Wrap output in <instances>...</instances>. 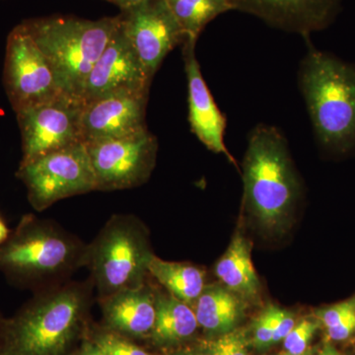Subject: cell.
<instances>
[{"label":"cell","mask_w":355,"mask_h":355,"mask_svg":"<svg viewBox=\"0 0 355 355\" xmlns=\"http://www.w3.org/2000/svg\"><path fill=\"white\" fill-rule=\"evenodd\" d=\"M92 282H67L35 292L4 318L0 355H73L90 326Z\"/></svg>","instance_id":"obj_1"},{"label":"cell","mask_w":355,"mask_h":355,"mask_svg":"<svg viewBox=\"0 0 355 355\" xmlns=\"http://www.w3.org/2000/svg\"><path fill=\"white\" fill-rule=\"evenodd\" d=\"M88 247L55 222L28 214L0 245V272L13 286L42 291L87 266Z\"/></svg>","instance_id":"obj_2"},{"label":"cell","mask_w":355,"mask_h":355,"mask_svg":"<svg viewBox=\"0 0 355 355\" xmlns=\"http://www.w3.org/2000/svg\"><path fill=\"white\" fill-rule=\"evenodd\" d=\"M245 207L261 228L286 227L300 197V183L286 140L277 128L261 125L249 137L243 162Z\"/></svg>","instance_id":"obj_3"},{"label":"cell","mask_w":355,"mask_h":355,"mask_svg":"<svg viewBox=\"0 0 355 355\" xmlns=\"http://www.w3.org/2000/svg\"><path fill=\"white\" fill-rule=\"evenodd\" d=\"M309 37L299 86L320 144L345 153L355 147V67L317 50Z\"/></svg>","instance_id":"obj_4"},{"label":"cell","mask_w":355,"mask_h":355,"mask_svg":"<svg viewBox=\"0 0 355 355\" xmlns=\"http://www.w3.org/2000/svg\"><path fill=\"white\" fill-rule=\"evenodd\" d=\"M23 23L50 62L62 91L80 100L91 70L120 24V16L99 20L49 16Z\"/></svg>","instance_id":"obj_5"},{"label":"cell","mask_w":355,"mask_h":355,"mask_svg":"<svg viewBox=\"0 0 355 355\" xmlns=\"http://www.w3.org/2000/svg\"><path fill=\"white\" fill-rule=\"evenodd\" d=\"M87 268L99 299L146 284L153 257L148 231L133 214H114L88 244Z\"/></svg>","instance_id":"obj_6"},{"label":"cell","mask_w":355,"mask_h":355,"mask_svg":"<svg viewBox=\"0 0 355 355\" xmlns=\"http://www.w3.org/2000/svg\"><path fill=\"white\" fill-rule=\"evenodd\" d=\"M16 176L24 184L28 200L36 211H43L64 198L97 191L85 144L20 164Z\"/></svg>","instance_id":"obj_7"},{"label":"cell","mask_w":355,"mask_h":355,"mask_svg":"<svg viewBox=\"0 0 355 355\" xmlns=\"http://www.w3.org/2000/svg\"><path fill=\"white\" fill-rule=\"evenodd\" d=\"M3 83L15 113L65 94L50 62L23 22L7 37Z\"/></svg>","instance_id":"obj_8"},{"label":"cell","mask_w":355,"mask_h":355,"mask_svg":"<svg viewBox=\"0 0 355 355\" xmlns=\"http://www.w3.org/2000/svg\"><path fill=\"white\" fill-rule=\"evenodd\" d=\"M97 191L137 188L150 177L158 153L157 139L148 128L121 139L85 144Z\"/></svg>","instance_id":"obj_9"},{"label":"cell","mask_w":355,"mask_h":355,"mask_svg":"<svg viewBox=\"0 0 355 355\" xmlns=\"http://www.w3.org/2000/svg\"><path fill=\"white\" fill-rule=\"evenodd\" d=\"M78 98L62 94L51 101L16 112L22 140L20 164L46 154L83 144Z\"/></svg>","instance_id":"obj_10"},{"label":"cell","mask_w":355,"mask_h":355,"mask_svg":"<svg viewBox=\"0 0 355 355\" xmlns=\"http://www.w3.org/2000/svg\"><path fill=\"white\" fill-rule=\"evenodd\" d=\"M119 16L133 50L153 79L165 58L184 42L174 14L166 0H144Z\"/></svg>","instance_id":"obj_11"},{"label":"cell","mask_w":355,"mask_h":355,"mask_svg":"<svg viewBox=\"0 0 355 355\" xmlns=\"http://www.w3.org/2000/svg\"><path fill=\"white\" fill-rule=\"evenodd\" d=\"M153 79L148 76L123 27L119 24L84 85L83 104L121 92L149 93Z\"/></svg>","instance_id":"obj_12"},{"label":"cell","mask_w":355,"mask_h":355,"mask_svg":"<svg viewBox=\"0 0 355 355\" xmlns=\"http://www.w3.org/2000/svg\"><path fill=\"white\" fill-rule=\"evenodd\" d=\"M148 97L147 92H121L83 104V144L121 139L146 130Z\"/></svg>","instance_id":"obj_13"},{"label":"cell","mask_w":355,"mask_h":355,"mask_svg":"<svg viewBox=\"0 0 355 355\" xmlns=\"http://www.w3.org/2000/svg\"><path fill=\"white\" fill-rule=\"evenodd\" d=\"M235 10L266 24L303 37L326 29L340 12L343 0H230Z\"/></svg>","instance_id":"obj_14"},{"label":"cell","mask_w":355,"mask_h":355,"mask_svg":"<svg viewBox=\"0 0 355 355\" xmlns=\"http://www.w3.org/2000/svg\"><path fill=\"white\" fill-rule=\"evenodd\" d=\"M196 44L184 41L183 60L188 80L189 121L191 132L198 140L214 153L224 154L234 163V159L224 144L226 119L217 107L196 57Z\"/></svg>","instance_id":"obj_15"},{"label":"cell","mask_w":355,"mask_h":355,"mask_svg":"<svg viewBox=\"0 0 355 355\" xmlns=\"http://www.w3.org/2000/svg\"><path fill=\"white\" fill-rule=\"evenodd\" d=\"M101 326L137 343L147 340L156 318V293L146 284L100 299Z\"/></svg>","instance_id":"obj_16"},{"label":"cell","mask_w":355,"mask_h":355,"mask_svg":"<svg viewBox=\"0 0 355 355\" xmlns=\"http://www.w3.org/2000/svg\"><path fill=\"white\" fill-rule=\"evenodd\" d=\"M195 310L171 294H156V318L149 342L156 347H171L187 342L198 328Z\"/></svg>","instance_id":"obj_17"},{"label":"cell","mask_w":355,"mask_h":355,"mask_svg":"<svg viewBox=\"0 0 355 355\" xmlns=\"http://www.w3.org/2000/svg\"><path fill=\"white\" fill-rule=\"evenodd\" d=\"M216 273L226 288L242 299L253 300L260 292V282L252 263L251 244L240 232L236 233L216 263Z\"/></svg>","instance_id":"obj_18"},{"label":"cell","mask_w":355,"mask_h":355,"mask_svg":"<svg viewBox=\"0 0 355 355\" xmlns=\"http://www.w3.org/2000/svg\"><path fill=\"white\" fill-rule=\"evenodd\" d=\"M242 300L225 286L205 287L193 309L198 326L210 334L232 331L243 314Z\"/></svg>","instance_id":"obj_19"},{"label":"cell","mask_w":355,"mask_h":355,"mask_svg":"<svg viewBox=\"0 0 355 355\" xmlns=\"http://www.w3.org/2000/svg\"><path fill=\"white\" fill-rule=\"evenodd\" d=\"M148 273L169 291L175 298L191 305L205 289V272L190 263H175L153 254L148 265Z\"/></svg>","instance_id":"obj_20"},{"label":"cell","mask_w":355,"mask_h":355,"mask_svg":"<svg viewBox=\"0 0 355 355\" xmlns=\"http://www.w3.org/2000/svg\"><path fill=\"white\" fill-rule=\"evenodd\" d=\"M184 33V41L197 43L207 25L221 14L235 10L230 0H166Z\"/></svg>","instance_id":"obj_21"},{"label":"cell","mask_w":355,"mask_h":355,"mask_svg":"<svg viewBox=\"0 0 355 355\" xmlns=\"http://www.w3.org/2000/svg\"><path fill=\"white\" fill-rule=\"evenodd\" d=\"M89 340L105 355H151L137 343L105 329L101 324H90L86 334Z\"/></svg>","instance_id":"obj_22"},{"label":"cell","mask_w":355,"mask_h":355,"mask_svg":"<svg viewBox=\"0 0 355 355\" xmlns=\"http://www.w3.org/2000/svg\"><path fill=\"white\" fill-rule=\"evenodd\" d=\"M196 355H249L246 334L232 330L214 340H205Z\"/></svg>","instance_id":"obj_23"},{"label":"cell","mask_w":355,"mask_h":355,"mask_svg":"<svg viewBox=\"0 0 355 355\" xmlns=\"http://www.w3.org/2000/svg\"><path fill=\"white\" fill-rule=\"evenodd\" d=\"M319 324L312 320H302L293 327L284 340V349L291 355H305Z\"/></svg>","instance_id":"obj_24"},{"label":"cell","mask_w":355,"mask_h":355,"mask_svg":"<svg viewBox=\"0 0 355 355\" xmlns=\"http://www.w3.org/2000/svg\"><path fill=\"white\" fill-rule=\"evenodd\" d=\"M273 330V343L284 340L295 326V320L289 311L280 309L277 306H268Z\"/></svg>","instance_id":"obj_25"},{"label":"cell","mask_w":355,"mask_h":355,"mask_svg":"<svg viewBox=\"0 0 355 355\" xmlns=\"http://www.w3.org/2000/svg\"><path fill=\"white\" fill-rule=\"evenodd\" d=\"M355 312V298L320 311L318 317L327 329L333 328Z\"/></svg>","instance_id":"obj_26"},{"label":"cell","mask_w":355,"mask_h":355,"mask_svg":"<svg viewBox=\"0 0 355 355\" xmlns=\"http://www.w3.org/2000/svg\"><path fill=\"white\" fill-rule=\"evenodd\" d=\"M254 345L257 349H266L273 343V330L268 308L254 323Z\"/></svg>","instance_id":"obj_27"},{"label":"cell","mask_w":355,"mask_h":355,"mask_svg":"<svg viewBox=\"0 0 355 355\" xmlns=\"http://www.w3.org/2000/svg\"><path fill=\"white\" fill-rule=\"evenodd\" d=\"M354 331L355 312L345 318L340 324H336L333 328L327 329L329 338L331 340H336V342L347 340V338H349L352 335Z\"/></svg>","instance_id":"obj_28"},{"label":"cell","mask_w":355,"mask_h":355,"mask_svg":"<svg viewBox=\"0 0 355 355\" xmlns=\"http://www.w3.org/2000/svg\"><path fill=\"white\" fill-rule=\"evenodd\" d=\"M73 355H105L101 349L95 345L92 340H89L87 336L83 338L78 349L76 350Z\"/></svg>","instance_id":"obj_29"},{"label":"cell","mask_w":355,"mask_h":355,"mask_svg":"<svg viewBox=\"0 0 355 355\" xmlns=\"http://www.w3.org/2000/svg\"><path fill=\"white\" fill-rule=\"evenodd\" d=\"M107 1L112 2L114 6L120 7L121 10L123 11L137 6L144 0H107Z\"/></svg>","instance_id":"obj_30"},{"label":"cell","mask_w":355,"mask_h":355,"mask_svg":"<svg viewBox=\"0 0 355 355\" xmlns=\"http://www.w3.org/2000/svg\"><path fill=\"white\" fill-rule=\"evenodd\" d=\"M10 233L11 230L7 226L6 222L0 216V245L3 244L6 241Z\"/></svg>","instance_id":"obj_31"},{"label":"cell","mask_w":355,"mask_h":355,"mask_svg":"<svg viewBox=\"0 0 355 355\" xmlns=\"http://www.w3.org/2000/svg\"><path fill=\"white\" fill-rule=\"evenodd\" d=\"M318 355H343L340 354V352H338L335 349V347H331V345H328L326 347H324V349L320 352V354Z\"/></svg>","instance_id":"obj_32"},{"label":"cell","mask_w":355,"mask_h":355,"mask_svg":"<svg viewBox=\"0 0 355 355\" xmlns=\"http://www.w3.org/2000/svg\"><path fill=\"white\" fill-rule=\"evenodd\" d=\"M4 318L0 315V335H1L2 324H3Z\"/></svg>","instance_id":"obj_33"},{"label":"cell","mask_w":355,"mask_h":355,"mask_svg":"<svg viewBox=\"0 0 355 355\" xmlns=\"http://www.w3.org/2000/svg\"><path fill=\"white\" fill-rule=\"evenodd\" d=\"M174 355H196V354H186V352H181V354H174Z\"/></svg>","instance_id":"obj_34"},{"label":"cell","mask_w":355,"mask_h":355,"mask_svg":"<svg viewBox=\"0 0 355 355\" xmlns=\"http://www.w3.org/2000/svg\"><path fill=\"white\" fill-rule=\"evenodd\" d=\"M279 355H291V354H287V352H284V354H280Z\"/></svg>","instance_id":"obj_35"}]
</instances>
